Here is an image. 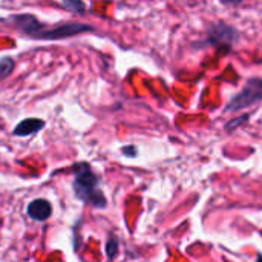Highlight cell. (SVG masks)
I'll list each match as a JSON object with an SVG mask.
<instances>
[{"mask_svg":"<svg viewBox=\"0 0 262 262\" xmlns=\"http://www.w3.org/2000/svg\"><path fill=\"white\" fill-rule=\"evenodd\" d=\"M45 127V121L40 118H26L23 121H20L15 129H14V135L17 137H28L32 135L38 130H41Z\"/></svg>","mask_w":262,"mask_h":262,"instance_id":"6","label":"cell"},{"mask_svg":"<svg viewBox=\"0 0 262 262\" xmlns=\"http://www.w3.org/2000/svg\"><path fill=\"white\" fill-rule=\"evenodd\" d=\"M224 5H238V3H241L243 0H221Z\"/></svg>","mask_w":262,"mask_h":262,"instance_id":"12","label":"cell"},{"mask_svg":"<svg viewBox=\"0 0 262 262\" xmlns=\"http://www.w3.org/2000/svg\"><path fill=\"white\" fill-rule=\"evenodd\" d=\"M12 23L26 35H29L32 38H38V40H61V38H68V37H72V35H77V34L92 29V26L78 23V21L63 23V25L49 28L31 14L14 15Z\"/></svg>","mask_w":262,"mask_h":262,"instance_id":"1","label":"cell"},{"mask_svg":"<svg viewBox=\"0 0 262 262\" xmlns=\"http://www.w3.org/2000/svg\"><path fill=\"white\" fill-rule=\"evenodd\" d=\"M14 69V60L11 57H5L0 60V80L6 78Z\"/></svg>","mask_w":262,"mask_h":262,"instance_id":"8","label":"cell"},{"mask_svg":"<svg viewBox=\"0 0 262 262\" xmlns=\"http://www.w3.org/2000/svg\"><path fill=\"white\" fill-rule=\"evenodd\" d=\"M61 3H63V6L66 9H69L72 12H77V14L86 11V3L83 0H61Z\"/></svg>","mask_w":262,"mask_h":262,"instance_id":"7","label":"cell"},{"mask_svg":"<svg viewBox=\"0 0 262 262\" xmlns=\"http://www.w3.org/2000/svg\"><path fill=\"white\" fill-rule=\"evenodd\" d=\"M247 120H249V117H247V115H244L243 118H235L233 121L227 123L226 129H227V130H233V129H235V126H239L241 123H244V121H247Z\"/></svg>","mask_w":262,"mask_h":262,"instance_id":"10","label":"cell"},{"mask_svg":"<svg viewBox=\"0 0 262 262\" xmlns=\"http://www.w3.org/2000/svg\"><path fill=\"white\" fill-rule=\"evenodd\" d=\"M74 193L84 203H89L95 209L106 207V198L98 187V177L94 173L88 163H77L74 166Z\"/></svg>","mask_w":262,"mask_h":262,"instance_id":"2","label":"cell"},{"mask_svg":"<svg viewBox=\"0 0 262 262\" xmlns=\"http://www.w3.org/2000/svg\"><path fill=\"white\" fill-rule=\"evenodd\" d=\"M259 100H262V80L252 78L247 81L244 89L236 97L232 98V101L226 107V112H239Z\"/></svg>","mask_w":262,"mask_h":262,"instance_id":"3","label":"cell"},{"mask_svg":"<svg viewBox=\"0 0 262 262\" xmlns=\"http://www.w3.org/2000/svg\"><path fill=\"white\" fill-rule=\"evenodd\" d=\"M236 38H238V32L232 26L224 25V23H216L209 32L207 41H210V43H232Z\"/></svg>","mask_w":262,"mask_h":262,"instance_id":"5","label":"cell"},{"mask_svg":"<svg viewBox=\"0 0 262 262\" xmlns=\"http://www.w3.org/2000/svg\"><path fill=\"white\" fill-rule=\"evenodd\" d=\"M117 252H118V241H117V239H114V238H111V239L107 241V244H106V253H107V258L114 259V258H115V255H117Z\"/></svg>","mask_w":262,"mask_h":262,"instance_id":"9","label":"cell"},{"mask_svg":"<svg viewBox=\"0 0 262 262\" xmlns=\"http://www.w3.org/2000/svg\"><path fill=\"white\" fill-rule=\"evenodd\" d=\"M121 152L124 155H127V157H135L137 155V147L135 146H126V147L121 149Z\"/></svg>","mask_w":262,"mask_h":262,"instance_id":"11","label":"cell"},{"mask_svg":"<svg viewBox=\"0 0 262 262\" xmlns=\"http://www.w3.org/2000/svg\"><path fill=\"white\" fill-rule=\"evenodd\" d=\"M26 213L31 220L43 223L52 215V204L45 198L32 200L26 207Z\"/></svg>","mask_w":262,"mask_h":262,"instance_id":"4","label":"cell"}]
</instances>
